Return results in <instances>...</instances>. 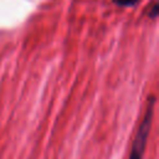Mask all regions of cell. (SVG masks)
<instances>
[{
    "label": "cell",
    "mask_w": 159,
    "mask_h": 159,
    "mask_svg": "<svg viewBox=\"0 0 159 159\" xmlns=\"http://www.w3.org/2000/svg\"><path fill=\"white\" fill-rule=\"evenodd\" d=\"M137 0H116V2L120 4V5H132L133 2H135Z\"/></svg>",
    "instance_id": "7a4b0ae2"
},
{
    "label": "cell",
    "mask_w": 159,
    "mask_h": 159,
    "mask_svg": "<svg viewBox=\"0 0 159 159\" xmlns=\"http://www.w3.org/2000/svg\"><path fill=\"white\" fill-rule=\"evenodd\" d=\"M154 97H150L148 101V106L145 109V114L138 127L137 134L134 137L129 158L128 159H143L145 148H147V142L149 138L150 128H152V120H153V112H154Z\"/></svg>",
    "instance_id": "6da1fadb"
}]
</instances>
